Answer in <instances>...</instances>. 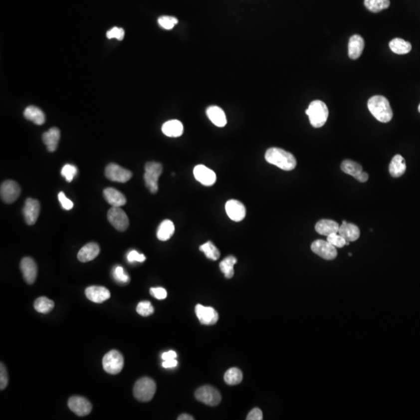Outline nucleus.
Wrapping results in <instances>:
<instances>
[{
    "mask_svg": "<svg viewBox=\"0 0 420 420\" xmlns=\"http://www.w3.org/2000/svg\"><path fill=\"white\" fill-rule=\"evenodd\" d=\"M265 160L271 165H275L283 171H292L297 166V160L294 156L283 149L272 147L265 153Z\"/></svg>",
    "mask_w": 420,
    "mask_h": 420,
    "instance_id": "nucleus-1",
    "label": "nucleus"
},
{
    "mask_svg": "<svg viewBox=\"0 0 420 420\" xmlns=\"http://www.w3.org/2000/svg\"><path fill=\"white\" fill-rule=\"evenodd\" d=\"M367 107L373 116L382 123H388L393 118V111L390 103L383 96L376 95L371 97L367 103Z\"/></svg>",
    "mask_w": 420,
    "mask_h": 420,
    "instance_id": "nucleus-2",
    "label": "nucleus"
},
{
    "mask_svg": "<svg viewBox=\"0 0 420 420\" xmlns=\"http://www.w3.org/2000/svg\"><path fill=\"white\" fill-rule=\"evenodd\" d=\"M306 114L309 117L313 127L321 128L328 120L329 109L323 101L317 100L309 104V107L306 110Z\"/></svg>",
    "mask_w": 420,
    "mask_h": 420,
    "instance_id": "nucleus-3",
    "label": "nucleus"
},
{
    "mask_svg": "<svg viewBox=\"0 0 420 420\" xmlns=\"http://www.w3.org/2000/svg\"><path fill=\"white\" fill-rule=\"evenodd\" d=\"M156 386L154 380L150 378H143L139 380L133 389V395L140 402H149L155 395Z\"/></svg>",
    "mask_w": 420,
    "mask_h": 420,
    "instance_id": "nucleus-4",
    "label": "nucleus"
},
{
    "mask_svg": "<svg viewBox=\"0 0 420 420\" xmlns=\"http://www.w3.org/2000/svg\"><path fill=\"white\" fill-rule=\"evenodd\" d=\"M163 172V167L160 163L148 162L145 165V174H144V181L146 187L150 190V193L155 194L158 191V179Z\"/></svg>",
    "mask_w": 420,
    "mask_h": 420,
    "instance_id": "nucleus-5",
    "label": "nucleus"
},
{
    "mask_svg": "<svg viewBox=\"0 0 420 420\" xmlns=\"http://www.w3.org/2000/svg\"><path fill=\"white\" fill-rule=\"evenodd\" d=\"M102 364L107 373L110 375H118L123 369V356L117 350H111L103 357Z\"/></svg>",
    "mask_w": 420,
    "mask_h": 420,
    "instance_id": "nucleus-6",
    "label": "nucleus"
},
{
    "mask_svg": "<svg viewBox=\"0 0 420 420\" xmlns=\"http://www.w3.org/2000/svg\"><path fill=\"white\" fill-rule=\"evenodd\" d=\"M195 396L200 403L210 406H218L222 399L219 391L210 385H205L200 388L196 391Z\"/></svg>",
    "mask_w": 420,
    "mask_h": 420,
    "instance_id": "nucleus-7",
    "label": "nucleus"
},
{
    "mask_svg": "<svg viewBox=\"0 0 420 420\" xmlns=\"http://www.w3.org/2000/svg\"><path fill=\"white\" fill-rule=\"evenodd\" d=\"M108 219L119 231H125L129 227V217L121 207H111L108 210Z\"/></svg>",
    "mask_w": 420,
    "mask_h": 420,
    "instance_id": "nucleus-8",
    "label": "nucleus"
},
{
    "mask_svg": "<svg viewBox=\"0 0 420 420\" xmlns=\"http://www.w3.org/2000/svg\"><path fill=\"white\" fill-rule=\"evenodd\" d=\"M20 193H21V189L19 185L14 181H5L1 185L0 195L4 203L7 204L14 203L19 198Z\"/></svg>",
    "mask_w": 420,
    "mask_h": 420,
    "instance_id": "nucleus-9",
    "label": "nucleus"
},
{
    "mask_svg": "<svg viewBox=\"0 0 420 420\" xmlns=\"http://www.w3.org/2000/svg\"><path fill=\"white\" fill-rule=\"evenodd\" d=\"M313 252L325 260H333L337 257V250L328 240H317L311 244Z\"/></svg>",
    "mask_w": 420,
    "mask_h": 420,
    "instance_id": "nucleus-10",
    "label": "nucleus"
},
{
    "mask_svg": "<svg viewBox=\"0 0 420 420\" xmlns=\"http://www.w3.org/2000/svg\"><path fill=\"white\" fill-rule=\"evenodd\" d=\"M105 176L112 182L126 183L130 180L133 174L129 170L125 169L115 164H110L105 168Z\"/></svg>",
    "mask_w": 420,
    "mask_h": 420,
    "instance_id": "nucleus-11",
    "label": "nucleus"
},
{
    "mask_svg": "<svg viewBox=\"0 0 420 420\" xmlns=\"http://www.w3.org/2000/svg\"><path fill=\"white\" fill-rule=\"evenodd\" d=\"M69 410L79 417H85L91 413L92 405L86 398L73 396L68 401Z\"/></svg>",
    "mask_w": 420,
    "mask_h": 420,
    "instance_id": "nucleus-12",
    "label": "nucleus"
},
{
    "mask_svg": "<svg viewBox=\"0 0 420 420\" xmlns=\"http://www.w3.org/2000/svg\"><path fill=\"white\" fill-rule=\"evenodd\" d=\"M41 206L37 200L28 198L25 202L23 214L27 225H34L38 219Z\"/></svg>",
    "mask_w": 420,
    "mask_h": 420,
    "instance_id": "nucleus-13",
    "label": "nucleus"
},
{
    "mask_svg": "<svg viewBox=\"0 0 420 420\" xmlns=\"http://www.w3.org/2000/svg\"><path fill=\"white\" fill-rule=\"evenodd\" d=\"M196 314L203 325H211L216 323L219 319L217 311L211 307H205L202 304H197L196 307Z\"/></svg>",
    "mask_w": 420,
    "mask_h": 420,
    "instance_id": "nucleus-14",
    "label": "nucleus"
},
{
    "mask_svg": "<svg viewBox=\"0 0 420 420\" xmlns=\"http://www.w3.org/2000/svg\"><path fill=\"white\" fill-rule=\"evenodd\" d=\"M193 174L195 179L203 186H212L216 182V175L215 172L205 165H200L195 167Z\"/></svg>",
    "mask_w": 420,
    "mask_h": 420,
    "instance_id": "nucleus-15",
    "label": "nucleus"
},
{
    "mask_svg": "<svg viewBox=\"0 0 420 420\" xmlns=\"http://www.w3.org/2000/svg\"><path fill=\"white\" fill-rule=\"evenodd\" d=\"M225 209H226V214L231 220L240 222L245 217V207L238 200H229L226 203Z\"/></svg>",
    "mask_w": 420,
    "mask_h": 420,
    "instance_id": "nucleus-16",
    "label": "nucleus"
},
{
    "mask_svg": "<svg viewBox=\"0 0 420 420\" xmlns=\"http://www.w3.org/2000/svg\"><path fill=\"white\" fill-rule=\"evenodd\" d=\"M20 270L27 283L31 285L35 282L37 275V266L33 258L30 257L23 258L20 261Z\"/></svg>",
    "mask_w": 420,
    "mask_h": 420,
    "instance_id": "nucleus-17",
    "label": "nucleus"
},
{
    "mask_svg": "<svg viewBox=\"0 0 420 420\" xmlns=\"http://www.w3.org/2000/svg\"><path fill=\"white\" fill-rule=\"evenodd\" d=\"M86 296L90 301L97 304H101L106 301L111 297V293L107 288L104 286H92L86 289Z\"/></svg>",
    "mask_w": 420,
    "mask_h": 420,
    "instance_id": "nucleus-18",
    "label": "nucleus"
},
{
    "mask_svg": "<svg viewBox=\"0 0 420 420\" xmlns=\"http://www.w3.org/2000/svg\"><path fill=\"white\" fill-rule=\"evenodd\" d=\"M99 253V245L94 242H90L80 249L78 252L77 258L81 262H88L97 258Z\"/></svg>",
    "mask_w": 420,
    "mask_h": 420,
    "instance_id": "nucleus-19",
    "label": "nucleus"
},
{
    "mask_svg": "<svg viewBox=\"0 0 420 420\" xmlns=\"http://www.w3.org/2000/svg\"><path fill=\"white\" fill-rule=\"evenodd\" d=\"M364 48V40L361 36L354 34L350 37L348 45V53L351 59H357L362 55Z\"/></svg>",
    "mask_w": 420,
    "mask_h": 420,
    "instance_id": "nucleus-20",
    "label": "nucleus"
},
{
    "mask_svg": "<svg viewBox=\"0 0 420 420\" xmlns=\"http://www.w3.org/2000/svg\"><path fill=\"white\" fill-rule=\"evenodd\" d=\"M104 199L112 207H122L126 204V196L113 188H108L104 190Z\"/></svg>",
    "mask_w": 420,
    "mask_h": 420,
    "instance_id": "nucleus-21",
    "label": "nucleus"
},
{
    "mask_svg": "<svg viewBox=\"0 0 420 420\" xmlns=\"http://www.w3.org/2000/svg\"><path fill=\"white\" fill-rule=\"evenodd\" d=\"M339 234L348 242L356 241L360 236V229L355 224L343 221L339 226Z\"/></svg>",
    "mask_w": 420,
    "mask_h": 420,
    "instance_id": "nucleus-22",
    "label": "nucleus"
},
{
    "mask_svg": "<svg viewBox=\"0 0 420 420\" xmlns=\"http://www.w3.org/2000/svg\"><path fill=\"white\" fill-rule=\"evenodd\" d=\"M60 140V131L57 128H51L43 134L42 140L49 152H54L58 147Z\"/></svg>",
    "mask_w": 420,
    "mask_h": 420,
    "instance_id": "nucleus-23",
    "label": "nucleus"
},
{
    "mask_svg": "<svg viewBox=\"0 0 420 420\" xmlns=\"http://www.w3.org/2000/svg\"><path fill=\"white\" fill-rule=\"evenodd\" d=\"M339 225L337 222L331 219H321L315 225V230L319 234L328 237L332 233H339Z\"/></svg>",
    "mask_w": 420,
    "mask_h": 420,
    "instance_id": "nucleus-24",
    "label": "nucleus"
},
{
    "mask_svg": "<svg viewBox=\"0 0 420 420\" xmlns=\"http://www.w3.org/2000/svg\"><path fill=\"white\" fill-rule=\"evenodd\" d=\"M207 115L212 123L217 127H224L226 125V118L224 111L217 106H210L207 108Z\"/></svg>",
    "mask_w": 420,
    "mask_h": 420,
    "instance_id": "nucleus-25",
    "label": "nucleus"
},
{
    "mask_svg": "<svg viewBox=\"0 0 420 420\" xmlns=\"http://www.w3.org/2000/svg\"><path fill=\"white\" fill-rule=\"evenodd\" d=\"M162 132L168 137H179L183 134L184 126L179 120H170L162 126Z\"/></svg>",
    "mask_w": 420,
    "mask_h": 420,
    "instance_id": "nucleus-26",
    "label": "nucleus"
},
{
    "mask_svg": "<svg viewBox=\"0 0 420 420\" xmlns=\"http://www.w3.org/2000/svg\"><path fill=\"white\" fill-rule=\"evenodd\" d=\"M406 165L404 158L397 154L393 157L389 165V172L393 178L403 176L406 172Z\"/></svg>",
    "mask_w": 420,
    "mask_h": 420,
    "instance_id": "nucleus-27",
    "label": "nucleus"
},
{
    "mask_svg": "<svg viewBox=\"0 0 420 420\" xmlns=\"http://www.w3.org/2000/svg\"><path fill=\"white\" fill-rule=\"evenodd\" d=\"M23 115H24L25 119L31 121L32 122H34L37 126H41L45 122V115H44V112L40 108L33 106V105L27 107L25 109Z\"/></svg>",
    "mask_w": 420,
    "mask_h": 420,
    "instance_id": "nucleus-28",
    "label": "nucleus"
},
{
    "mask_svg": "<svg viewBox=\"0 0 420 420\" xmlns=\"http://www.w3.org/2000/svg\"><path fill=\"white\" fill-rule=\"evenodd\" d=\"M175 227L172 221L165 219L160 224L157 232V238L161 241H166L173 236Z\"/></svg>",
    "mask_w": 420,
    "mask_h": 420,
    "instance_id": "nucleus-29",
    "label": "nucleus"
},
{
    "mask_svg": "<svg viewBox=\"0 0 420 420\" xmlns=\"http://www.w3.org/2000/svg\"><path fill=\"white\" fill-rule=\"evenodd\" d=\"M390 49L398 55L408 54L412 50V44L402 38H395L389 43Z\"/></svg>",
    "mask_w": 420,
    "mask_h": 420,
    "instance_id": "nucleus-30",
    "label": "nucleus"
},
{
    "mask_svg": "<svg viewBox=\"0 0 420 420\" xmlns=\"http://www.w3.org/2000/svg\"><path fill=\"white\" fill-rule=\"evenodd\" d=\"M237 258L234 256H228L224 259L221 261L219 264L221 272L224 274L226 279H231L234 275V269L233 266L237 263Z\"/></svg>",
    "mask_w": 420,
    "mask_h": 420,
    "instance_id": "nucleus-31",
    "label": "nucleus"
},
{
    "mask_svg": "<svg viewBox=\"0 0 420 420\" xmlns=\"http://www.w3.org/2000/svg\"><path fill=\"white\" fill-rule=\"evenodd\" d=\"M341 169L344 173L351 175L353 178H357L361 172H363V168L361 165L355 161L346 160L341 165Z\"/></svg>",
    "mask_w": 420,
    "mask_h": 420,
    "instance_id": "nucleus-32",
    "label": "nucleus"
},
{
    "mask_svg": "<svg viewBox=\"0 0 420 420\" xmlns=\"http://www.w3.org/2000/svg\"><path fill=\"white\" fill-rule=\"evenodd\" d=\"M34 309L37 312L41 313V314H48L51 310L53 309L54 307H55V303L48 299V297H38L34 301Z\"/></svg>",
    "mask_w": 420,
    "mask_h": 420,
    "instance_id": "nucleus-33",
    "label": "nucleus"
},
{
    "mask_svg": "<svg viewBox=\"0 0 420 420\" xmlns=\"http://www.w3.org/2000/svg\"><path fill=\"white\" fill-rule=\"evenodd\" d=\"M364 5L371 12H379L389 7L390 0H364Z\"/></svg>",
    "mask_w": 420,
    "mask_h": 420,
    "instance_id": "nucleus-34",
    "label": "nucleus"
},
{
    "mask_svg": "<svg viewBox=\"0 0 420 420\" xmlns=\"http://www.w3.org/2000/svg\"><path fill=\"white\" fill-rule=\"evenodd\" d=\"M242 379H243L242 372L237 367H232L225 373L224 381L227 385H239L242 382Z\"/></svg>",
    "mask_w": 420,
    "mask_h": 420,
    "instance_id": "nucleus-35",
    "label": "nucleus"
},
{
    "mask_svg": "<svg viewBox=\"0 0 420 420\" xmlns=\"http://www.w3.org/2000/svg\"><path fill=\"white\" fill-rule=\"evenodd\" d=\"M200 250L202 252L205 254L207 258H208L209 259L213 260V261L219 259V256H220V253H219L217 247H215L211 241L207 242L205 244L200 246Z\"/></svg>",
    "mask_w": 420,
    "mask_h": 420,
    "instance_id": "nucleus-36",
    "label": "nucleus"
},
{
    "mask_svg": "<svg viewBox=\"0 0 420 420\" xmlns=\"http://www.w3.org/2000/svg\"><path fill=\"white\" fill-rule=\"evenodd\" d=\"M179 23V19L175 16H162L158 19L160 26L165 30H172Z\"/></svg>",
    "mask_w": 420,
    "mask_h": 420,
    "instance_id": "nucleus-37",
    "label": "nucleus"
},
{
    "mask_svg": "<svg viewBox=\"0 0 420 420\" xmlns=\"http://www.w3.org/2000/svg\"><path fill=\"white\" fill-rule=\"evenodd\" d=\"M136 311L141 316L147 317L154 314V308L150 302L143 301L140 302L138 304L137 307H136Z\"/></svg>",
    "mask_w": 420,
    "mask_h": 420,
    "instance_id": "nucleus-38",
    "label": "nucleus"
},
{
    "mask_svg": "<svg viewBox=\"0 0 420 420\" xmlns=\"http://www.w3.org/2000/svg\"><path fill=\"white\" fill-rule=\"evenodd\" d=\"M327 240L331 244H332L334 247H339V248L343 247L345 245H349L350 244V243H348L339 233H332V234L329 235L327 237Z\"/></svg>",
    "mask_w": 420,
    "mask_h": 420,
    "instance_id": "nucleus-39",
    "label": "nucleus"
},
{
    "mask_svg": "<svg viewBox=\"0 0 420 420\" xmlns=\"http://www.w3.org/2000/svg\"><path fill=\"white\" fill-rule=\"evenodd\" d=\"M78 170L74 165H65L61 171V175L68 182H71L77 175Z\"/></svg>",
    "mask_w": 420,
    "mask_h": 420,
    "instance_id": "nucleus-40",
    "label": "nucleus"
},
{
    "mask_svg": "<svg viewBox=\"0 0 420 420\" xmlns=\"http://www.w3.org/2000/svg\"><path fill=\"white\" fill-rule=\"evenodd\" d=\"M114 278L115 280L121 283H127L129 282V275H126L122 266H117L114 268Z\"/></svg>",
    "mask_w": 420,
    "mask_h": 420,
    "instance_id": "nucleus-41",
    "label": "nucleus"
},
{
    "mask_svg": "<svg viewBox=\"0 0 420 420\" xmlns=\"http://www.w3.org/2000/svg\"><path fill=\"white\" fill-rule=\"evenodd\" d=\"M9 382L7 370L2 363L0 364V389L3 390L6 388Z\"/></svg>",
    "mask_w": 420,
    "mask_h": 420,
    "instance_id": "nucleus-42",
    "label": "nucleus"
},
{
    "mask_svg": "<svg viewBox=\"0 0 420 420\" xmlns=\"http://www.w3.org/2000/svg\"><path fill=\"white\" fill-rule=\"evenodd\" d=\"M124 36H125V31L123 29L119 28V27H113L107 32V37L108 39L116 38L119 41H122L123 40Z\"/></svg>",
    "mask_w": 420,
    "mask_h": 420,
    "instance_id": "nucleus-43",
    "label": "nucleus"
},
{
    "mask_svg": "<svg viewBox=\"0 0 420 420\" xmlns=\"http://www.w3.org/2000/svg\"><path fill=\"white\" fill-rule=\"evenodd\" d=\"M127 259L129 262H131V263H133V262H135V261H137V262H143V261L146 260V257L144 254H140V253L138 252V251L133 250V251H131L128 254Z\"/></svg>",
    "mask_w": 420,
    "mask_h": 420,
    "instance_id": "nucleus-44",
    "label": "nucleus"
},
{
    "mask_svg": "<svg viewBox=\"0 0 420 420\" xmlns=\"http://www.w3.org/2000/svg\"><path fill=\"white\" fill-rule=\"evenodd\" d=\"M58 201L60 202L61 205H62V207L64 210H70L71 209H73V202L69 200L62 192L58 193Z\"/></svg>",
    "mask_w": 420,
    "mask_h": 420,
    "instance_id": "nucleus-45",
    "label": "nucleus"
},
{
    "mask_svg": "<svg viewBox=\"0 0 420 420\" xmlns=\"http://www.w3.org/2000/svg\"><path fill=\"white\" fill-rule=\"evenodd\" d=\"M150 294L157 298V300H164L168 296L167 290L162 287L151 288L150 289Z\"/></svg>",
    "mask_w": 420,
    "mask_h": 420,
    "instance_id": "nucleus-46",
    "label": "nucleus"
},
{
    "mask_svg": "<svg viewBox=\"0 0 420 420\" xmlns=\"http://www.w3.org/2000/svg\"><path fill=\"white\" fill-rule=\"evenodd\" d=\"M262 419H263L262 412L258 408L251 410L247 417V420H261Z\"/></svg>",
    "mask_w": 420,
    "mask_h": 420,
    "instance_id": "nucleus-47",
    "label": "nucleus"
},
{
    "mask_svg": "<svg viewBox=\"0 0 420 420\" xmlns=\"http://www.w3.org/2000/svg\"><path fill=\"white\" fill-rule=\"evenodd\" d=\"M163 367L165 368H174L178 366V361L176 359L174 360H165L162 364Z\"/></svg>",
    "mask_w": 420,
    "mask_h": 420,
    "instance_id": "nucleus-48",
    "label": "nucleus"
},
{
    "mask_svg": "<svg viewBox=\"0 0 420 420\" xmlns=\"http://www.w3.org/2000/svg\"><path fill=\"white\" fill-rule=\"evenodd\" d=\"M176 352L173 351V350H171V351L163 353L162 355V359L164 361H165V360H174V359H176Z\"/></svg>",
    "mask_w": 420,
    "mask_h": 420,
    "instance_id": "nucleus-49",
    "label": "nucleus"
},
{
    "mask_svg": "<svg viewBox=\"0 0 420 420\" xmlns=\"http://www.w3.org/2000/svg\"><path fill=\"white\" fill-rule=\"evenodd\" d=\"M368 178H369V176H368L367 173L363 172H361V173H360L357 178H356V179L360 182H366L367 180H368Z\"/></svg>",
    "mask_w": 420,
    "mask_h": 420,
    "instance_id": "nucleus-50",
    "label": "nucleus"
},
{
    "mask_svg": "<svg viewBox=\"0 0 420 420\" xmlns=\"http://www.w3.org/2000/svg\"><path fill=\"white\" fill-rule=\"evenodd\" d=\"M179 420H193L194 418H193L192 416L188 415V414H182L181 415L180 417H179L178 418Z\"/></svg>",
    "mask_w": 420,
    "mask_h": 420,
    "instance_id": "nucleus-51",
    "label": "nucleus"
},
{
    "mask_svg": "<svg viewBox=\"0 0 420 420\" xmlns=\"http://www.w3.org/2000/svg\"><path fill=\"white\" fill-rule=\"evenodd\" d=\"M418 110H419V112H420V105H419Z\"/></svg>",
    "mask_w": 420,
    "mask_h": 420,
    "instance_id": "nucleus-52",
    "label": "nucleus"
}]
</instances>
